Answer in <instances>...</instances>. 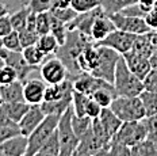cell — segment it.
<instances>
[{
	"label": "cell",
	"mask_w": 157,
	"mask_h": 156,
	"mask_svg": "<svg viewBox=\"0 0 157 156\" xmlns=\"http://www.w3.org/2000/svg\"><path fill=\"white\" fill-rule=\"evenodd\" d=\"M113 86L117 95L122 96H140L144 91L142 80L132 72L123 57H121L117 64Z\"/></svg>",
	"instance_id": "6da1fadb"
},
{
	"label": "cell",
	"mask_w": 157,
	"mask_h": 156,
	"mask_svg": "<svg viewBox=\"0 0 157 156\" xmlns=\"http://www.w3.org/2000/svg\"><path fill=\"white\" fill-rule=\"evenodd\" d=\"M110 109L118 115L122 122L142 121L146 117L142 100L140 96H122L117 95L113 100Z\"/></svg>",
	"instance_id": "7a4b0ae2"
},
{
	"label": "cell",
	"mask_w": 157,
	"mask_h": 156,
	"mask_svg": "<svg viewBox=\"0 0 157 156\" xmlns=\"http://www.w3.org/2000/svg\"><path fill=\"white\" fill-rule=\"evenodd\" d=\"M72 115H73V109L71 106L60 117V121H58L57 135L58 141H60V155L58 156H73L80 142L78 136L72 128Z\"/></svg>",
	"instance_id": "3957f363"
},
{
	"label": "cell",
	"mask_w": 157,
	"mask_h": 156,
	"mask_svg": "<svg viewBox=\"0 0 157 156\" xmlns=\"http://www.w3.org/2000/svg\"><path fill=\"white\" fill-rule=\"evenodd\" d=\"M60 117L61 115L57 114H49L45 117L38 128L29 136V147L25 156H34L42 148V145L48 141V138L57 131Z\"/></svg>",
	"instance_id": "277c9868"
},
{
	"label": "cell",
	"mask_w": 157,
	"mask_h": 156,
	"mask_svg": "<svg viewBox=\"0 0 157 156\" xmlns=\"http://www.w3.org/2000/svg\"><path fill=\"white\" fill-rule=\"evenodd\" d=\"M98 49H99V64H98L96 69L91 73L113 84L117 64L119 58L122 57V54H119L117 50L111 49L109 46H103V45H98Z\"/></svg>",
	"instance_id": "5b68a950"
},
{
	"label": "cell",
	"mask_w": 157,
	"mask_h": 156,
	"mask_svg": "<svg viewBox=\"0 0 157 156\" xmlns=\"http://www.w3.org/2000/svg\"><path fill=\"white\" fill-rule=\"evenodd\" d=\"M146 137H148V129H146L144 121H127L122 122L121 128L114 135L111 141L133 147L137 142L145 140Z\"/></svg>",
	"instance_id": "8992f818"
},
{
	"label": "cell",
	"mask_w": 157,
	"mask_h": 156,
	"mask_svg": "<svg viewBox=\"0 0 157 156\" xmlns=\"http://www.w3.org/2000/svg\"><path fill=\"white\" fill-rule=\"evenodd\" d=\"M39 75L46 84H60L68 79L69 71L61 58L48 56L39 67Z\"/></svg>",
	"instance_id": "52a82bcc"
},
{
	"label": "cell",
	"mask_w": 157,
	"mask_h": 156,
	"mask_svg": "<svg viewBox=\"0 0 157 156\" xmlns=\"http://www.w3.org/2000/svg\"><path fill=\"white\" fill-rule=\"evenodd\" d=\"M109 17L113 19V22H114V25H115L117 29L126 31V33L142 35V34H148L149 31H152V29L148 26V23L145 22L144 18L127 17V15H123L122 12L109 15Z\"/></svg>",
	"instance_id": "ba28073f"
},
{
	"label": "cell",
	"mask_w": 157,
	"mask_h": 156,
	"mask_svg": "<svg viewBox=\"0 0 157 156\" xmlns=\"http://www.w3.org/2000/svg\"><path fill=\"white\" fill-rule=\"evenodd\" d=\"M137 35L132 33H126L123 30L115 29L111 34H109L103 41H100L96 45H103V46H109L111 49L117 50L119 54H125L127 52L132 50L134 41H136Z\"/></svg>",
	"instance_id": "9c48e42d"
},
{
	"label": "cell",
	"mask_w": 157,
	"mask_h": 156,
	"mask_svg": "<svg viewBox=\"0 0 157 156\" xmlns=\"http://www.w3.org/2000/svg\"><path fill=\"white\" fill-rule=\"evenodd\" d=\"M48 84L38 77H29L23 82V96L29 105H41L45 99Z\"/></svg>",
	"instance_id": "30bf717a"
},
{
	"label": "cell",
	"mask_w": 157,
	"mask_h": 156,
	"mask_svg": "<svg viewBox=\"0 0 157 156\" xmlns=\"http://www.w3.org/2000/svg\"><path fill=\"white\" fill-rule=\"evenodd\" d=\"M115 29L117 27H115V25H114L113 19H111L109 15L104 14L102 10V11L96 15V18H95V21L92 23L90 38L95 44H99V42L103 41L109 34L113 33Z\"/></svg>",
	"instance_id": "8fae6325"
},
{
	"label": "cell",
	"mask_w": 157,
	"mask_h": 156,
	"mask_svg": "<svg viewBox=\"0 0 157 156\" xmlns=\"http://www.w3.org/2000/svg\"><path fill=\"white\" fill-rule=\"evenodd\" d=\"M107 84H111V83L106 82L103 79H99V77L94 76L90 72H83L73 79V90L91 96L96 90L102 88V87L107 86Z\"/></svg>",
	"instance_id": "7c38bea8"
},
{
	"label": "cell",
	"mask_w": 157,
	"mask_h": 156,
	"mask_svg": "<svg viewBox=\"0 0 157 156\" xmlns=\"http://www.w3.org/2000/svg\"><path fill=\"white\" fill-rule=\"evenodd\" d=\"M45 117H46V114L44 113L41 105H30L29 111L26 113L25 117L18 123L19 131H21L22 135H25L29 137V136L39 126V123L44 121Z\"/></svg>",
	"instance_id": "4fadbf2b"
},
{
	"label": "cell",
	"mask_w": 157,
	"mask_h": 156,
	"mask_svg": "<svg viewBox=\"0 0 157 156\" xmlns=\"http://www.w3.org/2000/svg\"><path fill=\"white\" fill-rule=\"evenodd\" d=\"M122 57L125 58L127 67L132 69V72L134 75H137L141 80L149 73V71L152 69L150 64H149V57L142 56V54L137 53V52H134V50H130V52H127V53L122 54Z\"/></svg>",
	"instance_id": "5bb4252c"
},
{
	"label": "cell",
	"mask_w": 157,
	"mask_h": 156,
	"mask_svg": "<svg viewBox=\"0 0 157 156\" xmlns=\"http://www.w3.org/2000/svg\"><path fill=\"white\" fill-rule=\"evenodd\" d=\"M29 147V137L25 135H16L0 144V149L7 156H25Z\"/></svg>",
	"instance_id": "9a60e30c"
},
{
	"label": "cell",
	"mask_w": 157,
	"mask_h": 156,
	"mask_svg": "<svg viewBox=\"0 0 157 156\" xmlns=\"http://www.w3.org/2000/svg\"><path fill=\"white\" fill-rule=\"evenodd\" d=\"M6 64H10L11 67H14L18 72V76H19V80L25 82L30 77V75L34 69H38V67H31L26 63V60L23 58V54L22 52H10L7 60L4 61Z\"/></svg>",
	"instance_id": "2e32d148"
},
{
	"label": "cell",
	"mask_w": 157,
	"mask_h": 156,
	"mask_svg": "<svg viewBox=\"0 0 157 156\" xmlns=\"http://www.w3.org/2000/svg\"><path fill=\"white\" fill-rule=\"evenodd\" d=\"M0 95H2L3 103L25 100L23 82L18 79V80H15V82H12L10 84H3V86H0Z\"/></svg>",
	"instance_id": "e0dca14e"
},
{
	"label": "cell",
	"mask_w": 157,
	"mask_h": 156,
	"mask_svg": "<svg viewBox=\"0 0 157 156\" xmlns=\"http://www.w3.org/2000/svg\"><path fill=\"white\" fill-rule=\"evenodd\" d=\"M98 119H99V122L102 123V126H103L104 131H106V133L110 136V138L114 137V135L118 132V129H119L121 125H122V121L118 118V115L110 109V107H103L102 113H100V115Z\"/></svg>",
	"instance_id": "ac0fdd59"
},
{
	"label": "cell",
	"mask_w": 157,
	"mask_h": 156,
	"mask_svg": "<svg viewBox=\"0 0 157 156\" xmlns=\"http://www.w3.org/2000/svg\"><path fill=\"white\" fill-rule=\"evenodd\" d=\"M2 107L4 109V111L7 113V115L12 121L19 123V121H21L25 117L26 113L29 111L30 105H29L26 100H18V102H6L2 105Z\"/></svg>",
	"instance_id": "d6986e66"
},
{
	"label": "cell",
	"mask_w": 157,
	"mask_h": 156,
	"mask_svg": "<svg viewBox=\"0 0 157 156\" xmlns=\"http://www.w3.org/2000/svg\"><path fill=\"white\" fill-rule=\"evenodd\" d=\"M72 98H73V95L63 98L60 100H54V102H46V100H44V102L41 103V107L46 115H49V114L63 115L72 106Z\"/></svg>",
	"instance_id": "ffe728a7"
},
{
	"label": "cell",
	"mask_w": 157,
	"mask_h": 156,
	"mask_svg": "<svg viewBox=\"0 0 157 156\" xmlns=\"http://www.w3.org/2000/svg\"><path fill=\"white\" fill-rule=\"evenodd\" d=\"M115 96H117V92L114 90V86L113 84H107V86L95 91L92 95H91V98L95 102L99 103L102 107H110L113 100L115 99Z\"/></svg>",
	"instance_id": "44dd1931"
},
{
	"label": "cell",
	"mask_w": 157,
	"mask_h": 156,
	"mask_svg": "<svg viewBox=\"0 0 157 156\" xmlns=\"http://www.w3.org/2000/svg\"><path fill=\"white\" fill-rule=\"evenodd\" d=\"M132 156H157V141L146 137L132 147Z\"/></svg>",
	"instance_id": "7402d4cb"
},
{
	"label": "cell",
	"mask_w": 157,
	"mask_h": 156,
	"mask_svg": "<svg viewBox=\"0 0 157 156\" xmlns=\"http://www.w3.org/2000/svg\"><path fill=\"white\" fill-rule=\"evenodd\" d=\"M23 58L26 60V63L31 67H41V64L46 60V54L44 53L37 45H33V46H27L22 50Z\"/></svg>",
	"instance_id": "603a6c76"
},
{
	"label": "cell",
	"mask_w": 157,
	"mask_h": 156,
	"mask_svg": "<svg viewBox=\"0 0 157 156\" xmlns=\"http://www.w3.org/2000/svg\"><path fill=\"white\" fill-rule=\"evenodd\" d=\"M138 0H100V8L106 15L118 14L126 7L137 3Z\"/></svg>",
	"instance_id": "cb8c5ba5"
},
{
	"label": "cell",
	"mask_w": 157,
	"mask_h": 156,
	"mask_svg": "<svg viewBox=\"0 0 157 156\" xmlns=\"http://www.w3.org/2000/svg\"><path fill=\"white\" fill-rule=\"evenodd\" d=\"M37 46L44 52L46 56H53V54L57 53L58 48H60V44H58V41L56 40V37L53 34L49 33V34L39 35Z\"/></svg>",
	"instance_id": "d4e9b609"
},
{
	"label": "cell",
	"mask_w": 157,
	"mask_h": 156,
	"mask_svg": "<svg viewBox=\"0 0 157 156\" xmlns=\"http://www.w3.org/2000/svg\"><path fill=\"white\" fill-rule=\"evenodd\" d=\"M29 14H30V8H29L27 6L18 8L16 11L12 12V14H10L12 29L16 30V31H21V30H23V29H26V26H27Z\"/></svg>",
	"instance_id": "484cf974"
},
{
	"label": "cell",
	"mask_w": 157,
	"mask_h": 156,
	"mask_svg": "<svg viewBox=\"0 0 157 156\" xmlns=\"http://www.w3.org/2000/svg\"><path fill=\"white\" fill-rule=\"evenodd\" d=\"M140 98L142 100L144 109H145L146 117L157 115V92L156 91H146L144 90L140 94Z\"/></svg>",
	"instance_id": "4316f807"
},
{
	"label": "cell",
	"mask_w": 157,
	"mask_h": 156,
	"mask_svg": "<svg viewBox=\"0 0 157 156\" xmlns=\"http://www.w3.org/2000/svg\"><path fill=\"white\" fill-rule=\"evenodd\" d=\"M132 50L137 52V53L142 54V56H145V57H149L150 54H152V52L155 50L153 49V46H152V42H150L149 33L148 34H142V35H137Z\"/></svg>",
	"instance_id": "83f0119b"
},
{
	"label": "cell",
	"mask_w": 157,
	"mask_h": 156,
	"mask_svg": "<svg viewBox=\"0 0 157 156\" xmlns=\"http://www.w3.org/2000/svg\"><path fill=\"white\" fill-rule=\"evenodd\" d=\"M91 96L86 95L83 92H78V91L73 90V98H72V109H73L75 115L78 117H84L86 115V107L87 103L90 100Z\"/></svg>",
	"instance_id": "f1b7e54d"
},
{
	"label": "cell",
	"mask_w": 157,
	"mask_h": 156,
	"mask_svg": "<svg viewBox=\"0 0 157 156\" xmlns=\"http://www.w3.org/2000/svg\"><path fill=\"white\" fill-rule=\"evenodd\" d=\"M91 125H92V118H90L87 115L78 117V115H75L73 113V115H72V128H73L75 133L78 136V138L91 128Z\"/></svg>",
	"instance_id": "f546056e"
},
{
	"label": "cell",
	"mask_w": 157,
	"mask_h": 156,
	"mask_svg": "<svg viewBox=\"0 0 157 156\" xmlns=\"http://www.w3.org/2000/svg\"><path fill=\"white\" fill-rule=\"evenodd\" d=\"M71 7L77 12V14H84L90 12L100 7V0H72Z\"/></svg>",
	"instance_id": "4dcf8cb0"
},
{
	"label": "cell",
	"mask_w": 157,
	"mask_h": 156,
	"mask_svg": "<svg viewBox=\"0 0 157 156\" xmlns=\"http://www.w3.org/2000/svg\"><path fill=\"white\" fill-rule=\"evenodd\" d=\"M52 30V14L50 11L41 12L37 14V26H35V31L39 35L49 34Z\"/></svg>",
	"instance_id": "1f68e13d"
},
{
	"label": "cell",
	"mask_w": 157,
	"mask_h": 156,
	"mask_svg": "<svg viewBox=\"0 0 157 156\" xmlns=\"http://www.w3.org/2000/svg\"><path fill=\"white\" fill-rule=\"evenodd\" d=\"M3 44H4L6 49L10 52H22L23 46H22L21 38H19V33L16 30H12L10 34L3 37Z\"/></svg>",
	"instance_id": "d6a6232c"
},
{
	"label": "cell",
	"mask_w": 157,
	"mask_h": 156,
	"mask_svg": "<svg viewBox=\"0 0 157 156\" xmlns=\"http://www.w3.org/2000/svg\"><path fill=\"white\" fill-rule=\"evenodd\" d=\"M18 79H19L18 72H16L14 67H11L10 64H6V63L3 65H0V86L10 84Z\"/></svg>",
	"instance_id": "836d02e7"
},
{
	"label": "cell",
	"mask_w": 157,
	"mask_h": 156,
	"mask_svg": "<svg viewBox=\"0 0 157 156\" xmlns=\"http://www.w3.org/2000/svg\"><path fill=\"white\" fill-rule=\"evenodd\" d=\"M18 33H19V38H21V42H22L23 49H25V48H27V46L37 45L39 34L35 30H30V29L26 27V29H23V30L18 31Z\"/></svg>",
	"instance_id": "e575fe53"
},
{
	"label": "cell",
	"mask_w": 157,
	"mask_h": 156,
	"mask_svg": "<svg viewBox=\"0 0 157 156\" xmlns=\"http://www.w3.org/2000/svg\"><path fill=\"white\" fill-rule=\"evenodd\" d=\"M50 12L54 15L56 18H58L61 22L64 23H71L75 18L77 17V12L75 11L72 7H67V8H53L50 10Z\"/></svg>",
	"instance_id": "d590c367"
},
{
	"label": "cell",
	"mask_w": 157,
	"mask_h": 156,
	"mask_svg": "<svg viewBox=\"0 0 157 156\" xmlns=\"http://www.w3.org/2000/svg\"><path fill=\"white\" fill-rule=\"evenodd\" d=\"M39 151L48 152V154H50L53 156H58V155H60V141H58L57 131H56L53 135L48 138V141L42 145V148L39 149Z\"/></svg>",
	"instance_id": "8d00e7d4"
},
{
	"label": "cell",
	"mask_w": 157,
	"mask_h": 156,
	"mask_svg": "<svg viewBox=\"0 0 157 156\" xmlns=\"http://www.w3.org/2000/svg\"><path fill=\"white\" fill-rule=\"evenodd\" d=\"M52 4H53V0H29L27 2V7L35 14L50 11Z\"/></svg>",
	"instance_id": "74e56055"
},
{
	"label": "cell",
	"mask_w": 157,
	"mask_h": 156,
	"mask_svg": "<svg viewBox=\"0 0 157 156\" xmlns=\"http://www.w3.org/2000/svg\"><path fill=\"white\" fill-rule=\"evenodd\" d=\"M109 156H132V147L111 141L109 145Z\"/></svg>",
	"instance_id": "f35d334b"
},
{
	"label": "cell",
	"mask_w": 157,
	"mask_h": 156,
	"mask_svg": "<svg viewBox=\"0 0 157 156\" xmlns=\"http://www.w3.org/2000/svg\"><path fill=\"white\" fill-rule=\"evenodd\" d=\"M121 12H122L123 15H127V17H138V18H144V19H145V15L148 14V11H146L138 2L129 6V7H126Z\"/></svg>",
	"instance_id": "ab89813d"
},
{
	"label": "cell",
	"mask_w": 157,
	"mask_h": 156,
	"mask_svg": "<svg viewBox=\"0 0 157 156\" xmlns=\"http://www.w3.org/2000/svg\"><path fill=\"white\" fill-rule=\"evenodd\" d=\"M144 90L157 92V69H150L149 73L142 79Z\"/></svg>",
	"instance_id": "60d3db41"
},
{
	"label": "cell",
	"mask_w": 157,
	"mask_h": 156,
	"mask_svg": "<svg viewBox=\"0 0 157 156\" xmlns=\"http://www.w3.org/2000/svg\"><path fill=\"white\" fill-rule=\"evenodd\" d=\"M102 110H103V107L100 106L99 103L95 102L92 98H90V100H88V103H87V107H86V115L90 117V118H92V119L99 118Z\"/></svg>",
	"instance_id": "b9f144b4"
},
{
	"label": "cell",
	"mask_w": 157,
	"mask_h": 156,
	"mask_svg": "<svg viewBox=\"0 0 157 156\" xmlns=\"http://www.w3.org/2000/svg\"><path fill=\"white\" fill-rule=\"evenodd\" d=\"M16 135H21V131L19 128H15V126H3L0 125V144L4 142L6 140L14 137Z\"/></svg>",
	"instance_id": "7bdbcfd3"
},
{
	"label": "cell",
	"mask_w": 157,
	"mask_h": 156,
	"mask_svg": "<svg viewBox=\"0 0 157 156\" xmlns=\"http://www.w3.org/2000/svg\"><path fill=\"white\" fill-rule=\"evenodd\" d=\"M12 30H14V29H12V25H11L10 14L0 18V37H4V35L10 34Z\"/></svg>",
	"instance_id": "ee69618b"
},
{
	"label": "cell",
	"mask_w": 157,
	"mask_h": 156,
	"mask_svg": "<svg viewBox=\"0 0 157 156\" xmlns=\"http://www.w3.org/2000/svg\"><path fill=\"white\" fill-rule=\"evenodd\" d=\"M145 22L148 23V26L152 30L157 29V6L148 11V14L145 15Z\"/></svg>",
	"instance_id": "f6af8a7d"
},
{
	"label": "cell",
	"mask_w": 157,
	"mask_h": 156,
	"mask_svg": "<svg viewBox=\"0 0 157 156\" xmlns=\"http://www.w3.org/2000/svg\"><path fill=\"white\" fill-rule=\"evenodd\" d=\"M0 125L3 126H15V128H19L18 123L14 122L11 118L7 115V113L4 111V109H3L2 106H0Z\"/></svg>",
	"instance_id": "bcb514c9"
},
{
	"label": "cell",
	"mask_w": 157,
	"mask_h": 156,
	"mask_svg": "<svg viewBox=\"0 0 157 156\" xmlns=\"http://www.w3.org/2000/svg\"><path fill=\"white\" fill-rule=\"evenodd\" d=\"M138 3L146 10V11H149V10H152L153 7L157 6V0H138Z\"/></svg>",
	"instance_id": "7dc6e473"
},
{
	"label": "cell",
	"mask_w": 157,
	"mask_h": 156,
	"mask_svg": "<svg viewBox=\"0 0 157 156\" xmlns=\"http://www.w3.org/2000/svg\"><path fill=\"white\" fill-rule=\"evenodd\" d=\"M8 54H10V50L6 49L4 44H3V37H0V58H2L3 61H6Z\"/></svg>",
	"instance_id": "c3c4849f"
},
{
	"label": "cell",
	"mask_w": 157,
	"mask_h": 156,
	"mask_svg": "<svg viewBox=\"0 0 157 156\" xmlns=\"http://www.w3.org/2000/svg\"><path fill=\"white\" fill-rule=\"evenodd\" d=\"M149 64L152 69H157V50H153L149 56Z\"/></svg>",
	"instance_id": "681fc988"
},
{
	"label": "cell",
	"mask_w": 157,
	"mask_h": 156,
	"mask_svg": "<svg viewBox=\"0 0 157 156\" xmlns=\"http://www.w3.org/2000/svg\"><path fill=\"white\" fill-rule=\"evenodd\" d=\"M149 38H150V42H152L153 49L157 50V31L156 30L149 31Z\"/></svg>",
	"instance_id": "f907efd6"
},
{
	"label": "cell",
	"mask_w": 157,
	"mask_h": 156,
	"mask_svg": "<svg viewBox=\"0 0 157 156\" xmlns=\"http://www.w3.org/2000/svg\"><path fill=\"white\" fill-rule=\"evenodd\" d=\"M73 156H94V154H91L90 151H87V149H84V148L77 147V149L75 151Z\"/></svg>",
	"instance_id": "816d5d0a"
},
{
	"label": "cell",
	"mask_w": 157,
	"mask_h": 156,
	"mask_svg": "<svg viewBox=\"0 0 157 156\" xmlns=\"http://www.w3.org/2000/svg\"><path fill=\"white\" fill-rule=\"evenodd\" d=\"M8 14H10L8 6H6L4 3H0V18L4 17V15H8Z\"/></svg>",
	"instance_id": "f5cc1de1"
},
{
	"label": "cell",
	"mask_w": 157,
	"mask_h": 156,
	"mask_svg": "<svg viewBox=\"0 0 157 156\" xmlns=\"http://www.w3.org/2000/svg\"><path fill=\"white\" fill-rule=\"evenodd\" d=\"M34 156H53V155L48 154V152H44V151H38V152H37V154H35Z\"/></svg>",
	"instance_id": "db71d44e"
},
{
	"label": "cell",
	"mask_w": 157,
	"mask_h": 156,
	"mask_svg": "<svg viewBox=\"0 0 157 156\" xmlns=\"http://www.w3.org/2000/svg\"><path fill=\"white\" fill-rule=\"evenodd\" d=\"M3 105V99H2V95H0V106Z\"/></svg>",
	"instance_id": "11a10c76"
},
{
	"label": "cell",
	"mask_w": 157,
	"mask_h": 156,
	"mask_svg": "<svg viewBox=\"0 0 157 156\" xmlns=\"http://www.w3.org/2000/svg\"><path fill=\"white\" fill-rule=\"evenodd\" d=\"M3 64H4V61H3L2 58H0V65H3Z\"/></svg>",
	"instance_id": "9f6ffc18"
},
{
	"label": "cell",
	"mask_w": 157,
	"mask_h": 156,
	"mask_svg": "<svg viewBox=\"0 0 157 156\" xmlns=\"http://www.w3.org/2000/svg\"><path fill=\"white\" fill-rule=\"evenodd\" d=\"M156 31H157V29H156Z\"/></svg>",
	"instance_id": "6f0895ef"
}]
</instances>
